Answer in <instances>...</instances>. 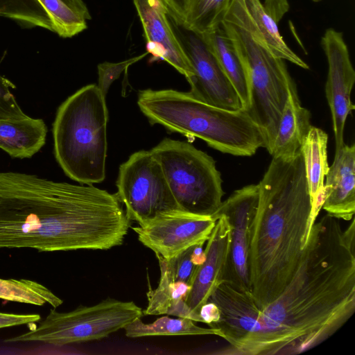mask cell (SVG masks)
Segmentation results:
<instances>
[{
  "label": "cell",
  "instance_id": "f1b7e54d",
  "mask_svg": "<svg viewBox=\"0 0 355 355\" xmlns=\"http://www.w3.org/2000/svg\"><path fill=\"white\" fill-rule=\"evenodd\" d=\"M15 85L0 74V119H24L28 116L18 105L10 89Z\"/></svg>",
  "mask_w": 355,
  "mask_h": 355
},
{
  "label": "cell",
  "instance_id": "d6a6232c",
  "mask_svg": "<svg viewBox=\"0 0 355 355\" xmlns=\"http://www.w3.org/2000/svg\"><path fill=\"white\" fill-rule=\"evenodd\" d=\"M199 315L202 322L209 325L219 320L220 311L214 302L208 301L201 306Z\"/></svg>",
  "mask_w": 355,
  "mask_h": 355
},
{
  "label": "cell",
  "instance_id": "83f0119b",
  "mask_svg": "<svg viewBox=\"0 0 355 355\" xmlns=\"http://www.w3.org/2000/svg\"><path fill=\"white\" fill-rule=\"evenodd\" d=\"M148 53L139 55L128 60L119 62H105L98 65V84L97 86L104 96H106L111 84L126 69L132 64L143 59Z\"/></svg>",
  "mask_w": 355,
  "mask_h": 355
},
{
  "label": "cell",
  "instance_id": "7c38bea8",
  "mask_svg": "<svg viewBox=\"0 0 355 355\" xmlns=\"http://www.w3.org/2000/svg\"><path fill=\"white\" fill-rule=\"evenodd\" d=\"M321 45L328 63L325 93L331 114L336 150H338L345 144V121L355 108L351 101L355 71L341 32L327 29L322 37Z\"/></svg>",
  "mask_w": 355,
  "mask_h": 355
},
{
  "label": "cell",
  "instance_id": "1f68e13d",
  "mask_svg": "<svg viewBox=\"0 0 355 355\" xmlns=\"http://www.w3.org/2000/svg\"><path fill=\"white\" fill-rule=\"evenodd\" d=\"M263 6L277 23L282 19L289 9L287 0H264Z\"/></svg>",
  "mask_w": 355,
  "mask_h": 355
},
{
  "label": "cell",
  "instance_id": "603a6c76",
  "mask_svg": "<svg viewBox=\"0 0 355 355\" xmlns=\"http://www.w3.org/2000/svg\"><path fill=\"white\" fill-rule=\"evenodd\" d=\"M231 0H187L184 28L196 35L220 27Z\"/></svg>",
  "mask_w": 355,
  "mask_h": 355
},
{
  "label": "cell",
  "instance_id": "8992f818",
  "mask_svg": "<svg viewBox=\"0 0 355 355\" xmlns=\"http://www.w3.org/2000/svg\"><path fill=\"white\" fill-rule=\"evenodd\" d=\"M107 120L105 96L95 84L83 87L58 107L53 124L54 155L71 180L82 184L105 180Z\"/></svg>",
  "mask_w": 355,
  "mask_h": 355
},
{
  "label": "cell",
  "instance_id": "277c9868",
  "mask_svg": "<svg viewBox=\"0 0 355 355\" xmlns=\"http://www.w3.org/2000/svg\"><path fill=\"white\" fill-rule=\"evenodd\" d=\"M137 105L151 124L201 139L222 153L251 156L264 147L261 129L245 109H222L171 89L141 90Z\"/></svg>",
  "mask_w": 355,
  "mask_h": 355
},
{
  "label": "cell",
  "instance_id": "5bb4252c",
  "mask_svg": "<svg viewBox=\"0 0 355 355\" xmlns=\"http://www.w3.org/2000/svg\"><path fill=\"white\" fill-rule=\"evenodd\" d=\"M132 1L143 26L147 52L153 55V60L168 62L189 82L193 76V68L165 7L159 0Z\"/></svg>",
  "mask_w": 355,
  "mask_h": 355
},
{
  "label": "cell",
  "instance_id": "8fae6325",
  "mask_svg": "<svg viewBox=\"0 0 355 355\" xmlns=\"http://www.w3.org/2000/svg\"><path fill=\"white\" fill-rule=\"evenodd\" d=\"M259 197V184L248 185L222 201L211 216L216 220L220 215L225 216L230 225V249L224 280L247 293H251L248 265L250 228Z\"/></svg>",
  "mask_w": 355,
  "mask_h": 355
},
{
  "label": "cell",
  "instance_id": "ba28073f",
  "mask_svg": "<svg viewBox=\"0 0 355 355\" xmlns=\"http://www.w3.org/2000/svg\"><path fill=\"white\" fill-rule=\"evenodd\" d=\"M143 315V309L135 302L108 297L95 305L80 306L69 312L51 309L35 328L5 341L63 346L100 340L124 329Z\"/></svg>",
  "mask_w": 355,
  "mask_h": 355
},
{
  "label": "cell",
  "instance_id": "ac0fdd59",
  "mask_svg": "<svg viewBox=\"0 0 355 355\" xmlns=\"http://www.w3.org/2000/svg\"><path fill=\"white\" fill-rule=\"evenodd\" d=\"M46 133L41 119H0V148L12 157L29 158L44 145Z\"/></svg>",
  "mask_w": 355,
  "mask_h": 355
},
{
  "label": "cell",
  "instance_id": "44dd1931",
  "mask_svg": "<svg viewBox=\"0 0 355 355\" xmlns=\"http://www.w3.org/2000/svg\"><path fill=\"white\" fill-rule=\"evenodd\" d=\"M128 338L153 336H200L214 335L223 338L219 329L197 326L194 321L187 318H171L167 315L157 318L152 323L146 324L139 318L125 328Z\"/></svg>",
  "mask_w": 355,
  "mask_h": 355
},
{
  "label": "cell",
  "instance_id": "f546056e",
  "mask_svg": "<svg viewBox=\"0 0 355 355\" xmlns=\"http://www.w3.org/2000/svg\"><path fill=\"white\" fill-rule=\"evenodd\" d=\"M41 320L39 314H15L0 312V329L28 324Z\"/></svg>",
  "mask_w": 355,
  "mask_h": 355
},
{
  "label": "cell",
  "instance_id": "e575fe53",
  "mask_svg": "<svg viewBox=\"0 0 355 355\" xmlns=\"http://www.w3.org/2000/svg\"><path fill=\"white\" fill-rule=\"evenodd\" d=\"M203 245H196L193 249L191 259L195 266H199L202 265L206 259V254L202 248Z\"/></svg>",
  "mask_w": 355,
  "mask_h": 355
},
{
  "label": "cell",
  "instance_id": "ffe728a7",
  "mask_svg": "<svg viewBox=\"0 0 355 355\" xmlns=\"http://www.w3.org/2000/svg\"><path fill=\"white\" fill-rule=\"evenodd\" d=\"M197 36L202 40L216 58L236 89L243 109L246 110L250 101L248 77L230 38L221 25L214 31Z\"/></svg>",
  "mask_w": 355,
  "mask_h": 355
},
{
  "label": "cell",
  "instance_id": "7402d4cb",
  "mask_svg": "<svg viewBox=\"0 0 355 355\" xmlns=\"http://www.w3.org/2000/svg\"><path fill=\"white\" fill-rule=\"evenodd\" d=\"M247 10L270 51L275 56L308 69V64L295 53L282 37L277 23L266 12L260 0H245Z\"/></svg>",
  "mask_w": 355,
  "mask_h": 355
},
{
  "label": "cell",
  "instance_id": "9c48e42d",
  "mask_svg": "<svg viewBox=\"0 0 355 355\" xmlns=\"http://www.w3.org/2000/svg\"><path fill=\"white\" fill-rule=\"evenodd\" d=\"M116 187V194L125 207L127 218L139 225L161 213L180 209L160 164L150 150L134 153L119 166Z\"/></svg>",
  "mask_w": 355,
  "mask_h": 355
},
{
  "label": "cell",
  "instance_id": "4316f807",
  "mask_svg": "<svg viewBox=\"0 0 355 355\" xmlns=\"http://www.w3.org/2000/svg\"><path fill=\"white\" fill-rule=\"evenodd\" d=\"M194 246H191L170 259L157 255L160 272L165 274L172 282H182L191 285L198 268L191 259Z\"/></svg>",
  "mask_w": 355,
  "mask_h": 355
},
{
  "label": "cell",
  "instance_id": "836d02e7",
  "mask_svg": "<svg viewBox=\"0 0 355 355\" xmlns=\"http://www.w3.org/2000/svg\"><path fill=\"white\" fill-rule=\"evenodd\" d=\"M86 20L92 19L89 11L83 0H62Z\"/></svg>",
  "mask_w": 355,
  "mask_h": 355
},
{
  "label": "cell",
  "instance_id": "d6986e66",
  "mask_svg": "<svg viewBox=\"0 0 355 355\" xmlns=\"http://www.w3.org/2000/svg\"><path fill=\"white\" fill-rule=\"evenodd\" d=\"M328 135L320 128L311 126L301 147L306 175L312 199L313 211L318 216L326 196L324 178L329 171Z\"/></svg>",
  "mask_w": 355,
  "mask_h": 355
},
{
  "label": "cell",
  "instance_id": "4fadbf2b",
  "mask_svg": "<svg viewBox=\"0 0 355 355\" xmlns=\"http://www.w3.org/2000/svg\"><path fill=\"white\" fill-rule=\"evenodd\" d=\"M188 53L193 76L188 82L189 93L209 105L228 110L243 109L233 85L202 40L194 33L189 36Z\"/></svg>",
  "mask_w": 355,
  "mask_h": 355
},
{
  "label": "cell",
  "instance_id": "d4e9b609",
  "mask_svg": "<svg viewBox=\"0 0 355 355\" xmlns=\"http://www.w3.org/2000/svg\"><path fill=\"white\" fill-rule=\"evenodd\" d=\"M172 284L165 274L160 272L158 286L146 293L148 305L143 310L144 315H169L187 318L194 322H202L200 315L194 313L185 301L176 302L172 296Z\"/></svg>",
  "mask_w": 355,
  "mask_h": 355
},
{
  "label": "cell",
  "instance_id": "e0dca14e",
  "mask_svg": "<svg viewBox=\"0 0 355 355\" xmlns=\"http://www.w3.org/2000/svg\"><path fill=\"white\" fill-rule=\"evenodd\" d=\"M311 126V113L302 106L295 85L289 92L270 155L281 159L295 157Z\"/></svg>",
  "mask_w": 355,
  "mask_h": 355
},
{
  "label": "cell",
  "instance_id": "5b68a950",
  "mask_svg": "<svg viewBox=\"0 0 355 355\" xmlns=\"http://www.w3.org/2000/svg\"><path fill=\"white\" fill-rule=\"evenodd\" d=\"M221 27L245 71L250 101L245 110L261 129L271 154L291 89L295 85L284 60L273 55L258 32L245 0H231Z\"/></svg>",
  "mask_w": 355,
  "mask_h": 355
},
{
  "label": "cell",
  "instance_id": "30bf717a",
  "mask_svg": "<svg viewBox=\"0 0 355 355\" xmlns=\"http://www.w3.org/2000/svg\"><path fill=\"white\" fill-rule=\"evenodd\" d=\"M216 220L175 209L165 211L132 230L155 255L170 259L191 246L204 244Z\"/></svg>",
  "mask_w": 355,
  "mask_h": 355
},
{
  "label": "cell",
  "instance_id": "52a82bcc",
  "mask_svg": "<svg viewBox=\"0 0 355 355\" xmlns=\"http://www.w3.org/2000/svg\"><path fill=\"white\" fill-rule=\"evenodd\" d=\"M179 208L211 216L222 202V179L214 159L187 141L164 139L150 150Z\"/></svg>",
  "mask_w": 355,
  "mask_h": 355
},
{
  "label": "cell",
  "instance_id": "484cf974",
  "mask_svg": "<svg viewBox=\"0 0 355 355\" xmlns=\"http://www.w3.org/2000/svg\"><path fill=\"white\" fill-rule=\"evenodd\" d=\"M49 17L53 32L68 38L83 32L87 27L86 19L62 0H36Z\"/></svg>",
  "mask_w": 355,
  "mask_h": 355
},
{
  "label": "cell",
  "instance_id": "7a4b0ae2",
  "mask_svg": "<svg viewBox=\"0 0 355 355\" xmlns=\"http://www.w3.org/2000/svg\"><path fill=\"white\" fill-rule=\"evenodd\" d=\"M116 193L18 172H0V248L109 250L128 228Z\"/></svg>",
  "mask_w": 355,
  "mask_h": 355
},
{
  "label": "cell",
  "instance_id": "4dcf8cb0",
  "mask_svg": "<svg viewBox=\"0 0 355 355\" xmlns=\"http://www.w3.org/2000/svg\"><path fill=\"white\" fill-rule=\"evenodd\" d=\"M165 7L169 17L178 26L184 27L187 0H159Z\"/></svg>",
  "mask_w": 355,
  "mask_h": 355
},
{
  "label": "cell",
  "instance_id": "9a60e30c",
  "mask_svg": "<svg viewBox=\"0 0 355 355\" xmlns=\"http://www.w3.org/2000/svg\"><path fill=\"white\" fill-rule=\"evenodd\" d=\"M207 241L206 259L198 266L184 299L190 309L198 315L201 306L224 280L231 243L230 225L225 216L217 217Z\"/></svg>",
  "mask_w": 355,
  "mask_h": 355
},
{
  "label": "cell",
  "instance_id": "3957f363",
  "mask_svg": "<svg viewBox=\"0 0 355 355\" xmlns=\"http://www.w3.org/2000/svg\"><path fill=\"white\" fill-rule=\"evenodd\" d=\"M259 186L248 265L252 296L261 310L292 279L317 217L301 151L290 159L272 157Z\"/></svg>",
  "mask_w": 355,
  "mask_h": 355
},
{
  "label": "cell",
  "instance_id": "6da1fadb",
  "mask_svg": "<svg viewBox=\"0 0 355 355\" xmlns=\"http://www.w3.org/2000/svg\"><path fill=\"white\" fill-rule=\"evenodd\" d=\"M355 311V220L343 230L328 214L311 227L301 261L280 295L254 306L234 354L292 355L320 344Z\"/></svg>",
  "mask_w": 355,
  "mask_h": 355
},
{
  "label": "cell",
  "instance_id": "2e32d148",
  "mask_svg": "<svg viewBox=\"0 0 355 355\" xmlns=\"http://www.w3.org/2000/svg\"><path fill=\"white\" fill-rule=\"evenodd\" d=\"M326 196L322 208L337 219L351 220L355 213V146L336 150L326 175Z\"/></svg>",
  "mask_w": 355,
  "mask_h": 355
},
{
  "label": "cell",
  "instance_id": "cb8c5ba5",
  "mask_svg": "<svg viewBox=\"0 0 355 355\" xmlns=\"http://www.w3.org/2000/svg\"><path fill=\"white\" fill-rule=\"evenodd\" d=\"M0 298L37 306L49 304L54 309L63 303V301L47 287L35 281L26 279L0 278Z\"/></svg>",
  "mask_w": 355,
  "mask_h": 355
}]
</instances>
